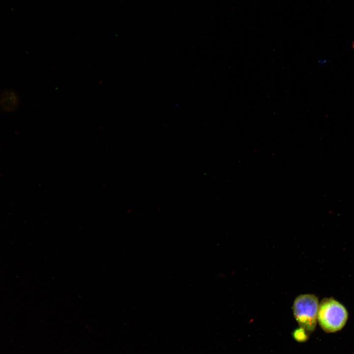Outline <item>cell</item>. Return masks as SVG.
I'll list each match as a JSON object with an SVG mask.
<instances>
[{
	"label": "cell",
	"mask_w": 354,
	"mask_h": 354,
	"mask_svg": "<svg viewBox=\"0 0 354 354\" xmlns=\"http://www.w3.org/2000/svg\"><path fill=\"white\" fill-rule=\"evenodd\" d=\"M319 305L318 298L312 294L301 295L294 300L295 318L300 327L307 331H312L316 327Z\"/></svg>",
	"instance_id": "obj_2"
},
{
	"label": "cell",
	"mask_w": 354,
	"mask_h": 354,
	"mask_svg": "<svg viewBox=\"0 0 354 354\" xmlns=\"http://www.w3.org/2000/svg\"><path fill=\"white\" fill-rule=\"evenodd\" d=\"M293 335L294 338L299 342L305 341L308 337L307 331L302 327L295 330L294 332Z\"/></svg>",
	"instance_id": "obj_3"
},
{
	"label": "cell",
	"mask_w": 354,
	"mask_h": 354,
	"mask_svg": "<svg viewBox=\"0 0 354 354\" xmlns=\"http://www.w3.org/2000/svg\"><path fill=\"white\" fill-rule=\"evenodd\" d=\"M319 62H320V63H325V62H326V60H325V59H323V60H322V59H320V60H319Z\"/></svg>",
	"instance_id": "obj_4"
},
{
	"label": "cell",
	"mask_w": 354,
	"mask_h": 354,
	"mask_svg": "<svg viewBox=\"0 0 354 354\" xmlns=\"http://www.w3.org/2000/svg\"><path fill=\"white\" fill-rule=\"evenodd\" d=\"M348 313L345 307L336 300L326 298L319 305L318 321L321 327L327 332H335L345 325Z\"/></svg>",
	"instance_id": "obj_1"
}]
</instances>
